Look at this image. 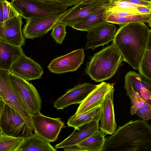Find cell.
<instances>
[{
	"label": "cell",
	"instance_id": "ffe728a7",
	"mask_svg": "<svg viewBox=\"0 0 151 151\" xmlns=\"http://www.w3.org/2000/svg\"><path fill=\"white\" fill-rule=\"evenodd\" d=\"M25 55L22 47L0 40V69L10 70L13 63Z\"/></svg>",
	"mask_w": 151,
	"mask_h": 151
},
{
	"label": "cell",
	"instance_id": "74e56055",
	"mask_svg": "<svg viewBox=\"0 0 151 151\" xmlns=\"http://www.w3.org/2000/svg\"><path fill=\"white\" fill-rule=\"evenodd\" d=\"M0 22H4L2 5L1 2H0Z\"/></svg>",
	"mask_w": 151,
	"mask_h": 151
},
{
	"label": "cell",
	"instance_id": "30bf717a",
	"mask_svg": "<svg viewBox=\"0 0 151 151\" xmlns=\"http://www.w3.org/2000/svg\"><path fill=\"white\" fill-rule=\"evenodd\" d=\"M116 27L106 22L102 23L87 31L86 49L95 48L108 44L114 40Z\"/></svg>",
	"mask_w": 151,
	"mask_h": 151
},
{
	"label": "cell",
	"instance_id": "2e32d148",
	"mask_svg": "<svg viewBox=\"0 0 151 151\" xmlns=\"http://www.w3.org/2000/svg\"><path fill=\"white\" fill-rule=\"evenodd\" d=\"M114 87L107 93L101 106L100 130L105 134L112 135L116 131L113 104Z\"/></svg>",
	"mask_w": 151,
	"mask_h": 151
},
{
	"label": "cell",
	"instance_id": "4dcf8cb0",
	"mask_svg": "<svg viewBox=\"0 0 151 151\" xmlns=\"http://www.w3.org/2000/svg\"><path fill=\"white\" fill-rule=\"evenodd\" d=\"M136 114L144 121L151 119V105L146 102L145 104L136 111Z\"/></svg>",
	"mask_w": 151,
	"mask_h": 151
},
{
	"label": "cell",
	"instance_id": "ac0fdd59",
	"mask_svg": "<svg viewBox=\"0 0 151 151\" xmlns=\"http://www.w3.org/2000/svg\"><path fill=\"white\" fill-rule=\"evenodd\" d=\"M99 121H92L75 128L73 132L67 138L56 144V149L78 145L99 131Z\"/></svg>",
	"mask_w": 151,
	"mask_h": 151
},
{
	"label": "cell",
	"instance_id": "ba28073f",
	"mask_svg": "<svg viewBox=\"0 0 151 151\" xmlns=\"http://www.w3.org/2000/svg\"><path fill=\"white\" fill-rule=\"evenodd\" d=\"M34 132L49 141H56L61 129L65 127L60 118L47 117L40 113L32 116Z\"/></svg>",
	"mask_w": 151,
	"mask_h": 151
},
{
	"label": "cell",
	"instance_id": "7a4b0ae2",
	"mask_svg": "<svg viewBox=\"0 0 151 151\" xmlns=\"http://www.w3.org/2000/svg\"><path fill=\"white\" fill-rule=\"evenodd\" d=\"M119 26L112 42L124 61L134 69L138 70L146 50L149 29L142 22Z\"/></svg>",
	"mask_w": 151,
	"mask_h": 151
},
{
	"label": "cell",
	"instance_id": "d590c367",
	"mask_svg": "<svg viewBox=\"0 0 151 151\" xmlns=\"http://www.w3.org/2000/svg\"><path fill=\"white\" fill-rule=\"evenodd\" d=\"M146 49L150 50L151 52V30L150 29L149 32Z\"/></svg>",
	"mask_w": 151,
	"mask_h": 151
},
{
	"label": "cell",
	"instance_id": "60d3db41",
	"mask_svg": "<svg viewBox=\"0 0 151 151\" xmlns=\"http://www.w3.org/2000/svg\"><path fill=\"white\" fill-rule=\"evenodd\" d=\"M142 0L147 1L151 2V0Z\"/></svg>",
	"mask_w": 151,
	"mask_h": 151
},
{
	"label": "cell",
	"instance_id": "83f0119b",
	"mask_svg": "<svg viewBox=\"0 0 151 151\" xmlns=\"http://www.w3.org/2000/svg\"><path fill=\"white\" fill-rule=\"evenodd\" d=\"M126 94L131 99V106L130 107L131 115L136 114L137 110L144 106L145 102L137 92L130 90L126 92Z\"/></svg>",
	"mask_w": 151,
	"mask_h": 151
},
{
	"label": "cell",
	"instance_id": "b9f144b4",
	"mask_svg": "<svg viewBox=\"0 0 151 151\" xmlns=\"http://www.w3.org/2000/svg\"></svg>",
	"mask_w": 151,
	"mask_h": 151
},
{
	"label": "cell",
	"instance_id": "f546056e",
	"mask_svg": "<svg viewBox=\"0 0 151 151\" xmlns=\"http://www.w3.org/2000/svg\"><path fill=\"white\" fill-rule=\"evenodd\" d=\"M2 4L4 22L19 15L12 3L6 0H0Z\"/></svg>",
	"mask_w": 151,
	"mask_h": 151
},
{
	"label": "cell",
	"instance_id": "6da1fadb",
	"mask_svg": "<svg viewBox=\"0 0 151 151\" xmlns=\"http://www.w3.org/2000/svg\"><path fill=\"white\" fill-rule=\"evenodd\" d=\"M151 151V126L146 121L132 120L106 139L102 151Z\"/></svg>",
	"mask_w": 151,
	"mask_h": 151
},
{
	"label": "cell",
	"instance_id": "8d00e7d4",
	"mask_svg": "<svg viewBox=\"0 0 151 151\" xmlns=\"http://www.w3.org/2000/svg\"><path fill=\"white\" fill-rule=\"evenodd\" d=\"M4 23L0 22V40H3L4 37Z\"/></svg>",
	"mask_w": 151,
	"mask_h": 151
},
{
	"label": "cell",
	"instance_id": "7402d4cb",
	"mask_svg": "<svg viewBox=\"0 0 151 151\" xmlns=\"http://www.w3.org/2000/svg\"><path fill=\"white\" fill-rule=\"evenodd\" d=\"M107 6L93 12L72 27L76 30L88 31L98 25L106 22L105 12Z\"/></svg>",
	"mask_w": 151,
	"mask_h": 151
},
{
	"label": "cell",
	"instance_id": "3957f363",
	"mask_svg": "<svg viewBox=\"0 0 151 151\" xmlns=\"http://www.w3.org/2000/svg\"><path fill=\"white\" fill-rule=\"evenodd\" d=\"M89 58V61L86 63L85 73L97 82L111 78L124 61L113 42Z\"/></svg>",
	"mask_w": 151,
	"mask_h": 151
},
{
	"label": "cell",
	"instance_id": "d6a6232c",
	"mask_svg": "<svg viewBox=\"0 0 151 151\" xmlns=\"http://www.w3.org/2000/svg\"><path fill=\"white\" fill-rule=\"evenodd\" d=\"M110 0H82L80 3L82 4H97L109 2Z\"/></svg>",
	"mask_w": 151,
	"mask_h": 151
},
{
	"label": "cell",
	"instance_id": "44dd1931",
	"mask_svg": "<svg viewBox=\"0 0 151 151\" xmlns=\"http://www.w3.org/2000/svg\"><path fill=\"white\" fill-rule=\"evenodd\" d=\"M50 142L35 132L32 136L24 139L17 151H56Z\"/></svg>",
	"mask_w": 151,
	"mask_h": 151
},
{
	"label": "cell",
	"instance_id": "5bb4252c",
	"mask_svg": "<svg viewBox=\"0 0 151 151\" xmlns=\"http://www.w3.org/2000/svg\"><path fill=\"white\" fill-rule=\"evenodd\" d=\"M126 91L133 90L137 93L147 103L151 105V80L135 71H129L125 78Z\"/></svg>",
	"mask_w": 151,
	"mask_h": 151
},
{
	"label": "cell",
	"instance_id": "1f68e13d",
	"mask_svg": "<svg viewBox=\"0 0 151 151\" xmlns=\"http://www.w3.org/2000/svg\"><path fill=\"white\" fill-rule=\"evenodd\" d=\"M54 3L60 4L67 7L75 5L80 3L82 0H42Z\"/></svg>",
	"mask_w": 151,
	"mask_h": 151
},
{
	"label": "cell",
	"instance_id": "603a6c76",
	"mask_svg": "<svg viewBox=\"0 0 151 151\" xmlns=\"http://www.w3.org/2000/svg\"><path fill=\"white\" fill-rule=\"evenodd\" d=\"M101 110L100 105L78 116L74 114L69 118L67 123L68 127L77 128L92 121H99Z\"/></svg>",
	"mask_w": 151,
	"mask_h": 151
},
{
	"label": "cell",
	"instance_id": "d6986e66",
	"mask_svg": "<svg viewBox=\"0 0 151 151\" xmlns=\"http://www.w3.org/2000/svg\"><path fill=\"white\" fill-rule=\"evenodd\" d=\"M22 17L20 15L4 22V37L1 40L22 47L25 40L22 30Z\"/></svg>",
	"mask_w": 151,
	"mask_h": 151
},
{
	"label": "cell",
	"instance_id": "9c48e42d",
	"mask_svg": "<svg viewBox=\"0 0 151 151\" xmlns=\"http://www.w3.org/2000/svg\"><path fill=\"white\" fill-rule=\"evenodd\" d=\"M85 56L83 49H79L54 59L47 67L52 73L59 74L75 71L83 63Z\"/></svg>",
	"mask_w": 151,
	"mask_h": 151
},
{
	"label": "cell",
	"instance_id": "e0dca14e",
	"mask_svg": "<svg viewBox=\"0 0 151 151\" xmlns=\"http://www.w3.org/2000/svg\"><path fill=\"white\" fill-rule=\"evenodd\" d=\"M113 87V83L102 82L80 104L74 115L78 116L101 105L106 95Z\"/></svg>",
	"mask_w": 151,
	"mask_h": 151
},
{
	"label": "cell",
	"instance_id": "cb8c5ba5",
	"mask_svg": "<svg viewBox=\"0 0 151 151\" xmlns=\"http://www.w3.org/2000/svg\"><path fill=\"white\" fill-rule=\"evenodd\" d=\"M105 21L108 22L119 26L129 23H147L151 17V14H142L123 16H115L107 14L105 12Z\"/></svg>",
	"mask_w": 151,
	"mask_h": 151
},
{
	"label": "cell",
	"instance_id": "5b68a950",
	"mask_svg": "<svg viewBox=\"0 0 151 151\" xmlns=\"http://www.w3.org/2000/svg\"><path fill=\"white\" fill-rule=\"evenodd\" d=\"M0 132L10 136L26 138L33 131L15 110L0 100Z\"/></svg>",
	"mask_w": 151,
	"mask_h": 151
},
{
	"label": "cell",
	"instance_id": "7c38bea8",
	"mask_svg": "<svg viewBox=\"0 0 151 151\" xmlns=\"http://www.w3.org/2000/svg\"><path fill=\"white\" fill-rule=\"evenodd\" d=\"M97 86L88 83L78 84L58 98L54 102V107L62 109L71 104H80Z\"/></svg>",
	"mask_w": 151,
	"mask_h": 151
},
{
	"label": "cell",
	"instance_id": "277c9868",
	"mask_svg": "<svg viewBox=\"0 0 151 151\" xmlns=\"http://www.w3.org/2000/svg\"><path fill=\"white\" fill-rule=\"evenodd\" d=\"M12 4L22 18L27 19L62 14L67 6L42 0H12Z\"/></svg>",
	"mask_w": 151,
	"mask_h": 151
},
{
	"label": "cell",
	"instance_id": "9a60e30c",
	"mask_svg": "<svg viewBox=\"0 0 151 151\" xmlns=\"http://www.w3.org/2000/svg\"><path fill=\"white\" fill-rule=\"evenodd\" d=\"M107 3L97 4L79 3L67 10L58 22L72 27L90 14L105 6Z\"/></svg>",
	"mask_w": 151,
	"mask_h": 151
},
{
	"label": "cell",
	"instance_id": "8992f818",
	"mask_svg": "<svg viewBox=\"0 0 151 151\" xmlns=\"http://www.w3.org/2000/svg\"><path fill=\"white\" fill-rule=\"evenodd\" d=\"M10 80L20 101L32 116L40 113L42 100L34 86L27 81L10 72Z\"/></svg>",
	"mask_w": 151,
	"mask_h": 151
},
{
	"label": "cell",
	"instance_id": "d4e9b609",
	"mask_svg": "<svg viewBox=\"0 0 151 151\" xmlns=\"http://www.w3.org/2000/svg\"><path fill=\"white\" fill-rule=\"evenodd\" d=\"M105 134L99 131L78 145L83 151H102L106 139Z\"/></svg>",
	"mask_w": 151,
	"mask_h": 151
},
{
	"label": "cell",
	"instance_id": "4fadbf2b",
	"mask_svg": "<svg viewBox=\"0 0 151 151\" xmlns=\"http://www.w3.org/2000/svg\"><path fill=\"white\" fill-rule=\"evenodd\" d=\"M9 71L28 81L41 78L43 73L41 65L25 55L22 56L13 63Z\"/></svg>",
	"mask_w": 151,
	"mask_h": 151
},
{
	"label": "cell",
	"instance_id": "52a82bcc",
	"mask_svg": "<svg viewBox=\"0 0 151 151\" xmlns=\"http://www.w3.org/2000/svg\"><path fill=\"white\" fill-rule=\"evenodd\" d=\"M10 73L9 70L0 69V100L17 111L33 131L32 116L27 111L17 96L11 83Z\"/></svg>",
	"mask_w": 151,
	"mask_h": 151
},
{
	"label": "cell",
	"instance_id": "4316f807",
	"mask_svg": "<svg viewBox=\"0 0 151 151\" xmlns=\"http://www.w3.org/2000/svg\"><path fill=\"white\" fill-rule=\"evenodd\" d=\"M139 73L151 80V52L146 49L139 65Z\"/></svg>",
	"mask_w": 151,
	"mask_h": 151
},
{
	"label": "cell",
	"instance_id": "8fae6325",
	"mask_svg": "<svg viewBox=\"0 0 151 151\" xmlns=\"http://www.w3.org/2000/svg\"><path fill=\"white\" fill-rule=\"evenodd\" d=\"M65 12L58 15L27 19L22 29L24 37L33 39L42 37L52 29Z\"/></svg>",
	"mask_w": 151,
	"mask_h": 151
},
{
	"label": "cell",
	"instance_id": "ab89813d",
	"mask_svg": "<svg viewBox=\"0 0 151 151\" xmlns=\"http://www.w3.org/2000/svg\"><path fill=\"white\" fill-rule=\"evenodd\" d=\"M149 26L151 27V17L150 20L147 22Z\"/></svg>",
	"mask_w": 151,
	"mask_h": 151
},
{
	"label": "cell",
	"instance_id": "836d02e7",
	"mask_svg": "<svg viewBox=\"0 0 151 151\" xmlns=\"http://www.w3.org/2000/svg\"><path fill=\"white\" fill-rule=\"evenodd\" d=\"M127 1L133 4L142 6H147L151 4V2L142 0H128Z\"/></svg>",
	"mask_w": 151,
	"mask_h": 151
},
{
	"label": "cell",
	"instance_id": "484cf974",
	"mask_svg": "<svg viewBox=\"0 0 151 151\" xmlns=\"http://www.w3.org/2000/svg\"><path fill=\"white\" fill-rule=\"evenodd\" d=\"M24 139L8 135L0 132V151H17Z\"/></svg>",
	"mask_w": 151,
	"mask_h": 151
},
{
	"label": "cell",
	"instance_id": "e575fe53",
	"mask_svg": "<svg viewBox=\"0 0 151 151\" xmlns=\"http://www.w3.org/2000/svg\"><path fill=\"white\" fill-rule=\"evenodd\" d=\"M64 151H83V150L80 148L78 145H73L64 148Z\"/></svg>",
	"mask_w": 151,
	"mask_h": 151
},
{
	"label": "cell",
	"instance_id": "f1b7e54d",
	"mask_svg": "<svg viewBox=\"0 0 151 151\" xmlns=\"http://www.w3.org/2000/svg\"><path fill=\"white\" fill-rule=\"evenodd\" d=\"M66 26L65 24L58 22L52 29L51 36L58 44L62 43L66 36Z\"/></svg>",
	"mask_w": 151,
	"mask_h": 151
},
{
	"label": "cell",
	"instance_id": "f35d334b",
	"mask_svg": "<svg viewBox=\"0 0 151 151\" xmlns=\"http://www.w3.org/2000/svg\"><path fill=\"white\" fill-rule=\"evenodd\" d=\"M124 0H110L109 2L110 3H113L116 1H124Z\"/></svg>",
	"mask_w": 151,
	"mask_h": 151
}]
</instances>
